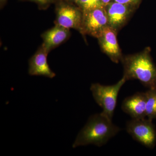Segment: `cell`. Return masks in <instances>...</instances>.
Returning a JSON list of instances; mask_svg holds the SVG:
<instances>
[{
  "instance_id": "6",
  "label": "cell",
  "mask_w": 156,
  "mask_h": 156,
  "mask_svg": "<svg viewBox=\"0 0 156 156\" xmlns=\"http://www.w3.org/2000/svg\"><path fill=\"white\" fill-rule=\"evenodd\" d=\"M108 26L107 14L105 7L83 11L80 32L98 37L105 28Z\"/></svg>"
},
{
  "instance_id": "11",
  "label": "cell",
  "mask_w": 156,
  "mask_h": 156,
  "mask_svg": "<svg viewBox=\"0 0 156 156\" xmlns=\"http://www.w3.org/2000/svg\"><path fill=\"white\" fill-rule=\"evenodd\" d=\"M70 35L69 29L55 24V26L42 34L43 41L42 45L49 53L66 41Z\"/></svg>"
},
{
  "instance_id": "18",
  "label": "cell",
  "mask_w": 156,
  "mask_h": 156,
  "mask_svg": "<svg viewBox=\"0 0 156 156\" xmlns=\"http://www.w3.org/2000/svg\"><path fill=\"white\" fill-rule=\"evenodd\" d=\"M6 1H7V0H0V4H1V8L5 3Z\"/></svg>"
},
{
  "instance_id": "15",
  "label": "cell",
  "mask_w": 156,
  "mask_h": 156,
  "mask_svg": "<svg viewBox=\"0 0 156 156\" xmlns=\"http://www.w3.org/2000/svg\"><path fill=\"white\" fill-rule=\"evenodd\" d=\"M139 0H114V2H117L125 4V5H129L134 6L138 2Z\"/></svg>"
},
{
  "instance_id": "2",
  "label": "cell",
  "mask_w": 156,
  "mask_h": 156,
  "mask_svg": "<svg viewBox=\"0 0 156 156\" xmlns=\"http://www.w3.org/2000/svg\"><path fill=\"white\" fill-rule=\"evenodd\" d=\"M151 51L148 47L139 53L123 56V77L126 81L137 80L148 89L156 88V66Z\"/></svg>"
},
{
  "instance_id": "8",
  "label": "cell",
  "mask_w": 156,
  "mask_h": 156,
  "mask_svg": "<svg viewBox=\"0 0 156 156\" xmlns=\"http://www.w3.org/2000/svg\"><path fill=\"white\" fill-rule=\"evenodd\" d=\"M109 26L118 32L126 24L134 10V7L114 2L105 7Z\"/></svg>"
},
{
  "instance_id": "9",
  "label": "cell",
  "mask_w": 156,
  "mask_h": 156,
  "mask_svg": "<svg viewBox=\"0 0 156 156\" xmlns=\"http://www.w3.org/2000/svg\"><path fill=\"white\" fill-rule=\"evenodd\" d=\"M49 52L41 45L29 61L28 73L31 76H44L52 79L56 76L48 62Z\"/></svg>"
},
{
  "instance_id": "16",
  "label": "cell",
  "mask_w": 156,
  "mask_h": 156,
  "mask_svg": "<svg viewBox=\"0 0 156 156\" xmlns=\"http://www.w3.org/2000/svg\"><path fill=\"white\" fill-rule=\"evenodd\" d=\"M64 1L67 2H68L72 3V4L73 3H75L77 5L79 0H64Z\"/></svg>"
},
{
  "instance_id": "14",
  "label": "cell",
  "mask_w": 156,
  "mask_h": 156,
  "mask_svg": "<svg viewBox=\"0 0 156 156\" xmlns=\"http://www.w3.org/2000/svg\"><path fill=\"white\" fill-rule=\"evenodd\" d=\"M23 1H29L36 3L40 9H48L52 3L54 2V0H21Z\"/></svg>"
},
{
  "instance_id": "10",
  "label": "cell",
  "mask_w": 156,
  "mask_h": 156,
  "mask_svg": "<svg viewBox=\"0 0 156 156\" xmlns=\"http://www.w3.org/2000/svg\"><path fill=\"white\" fill-rule=\"evenodd\" d=\"M146 97L145 92H137L123 100L122 109L132 119H144L146 117Z\"/></svg>"
},
{
  "instance_id": "7",
  "label": "cell",
  "mask_w": 156,
  "mask_h": 156,
  "mask_svg": "<svg viewBox=\"0 0 156 156\" xmlns=\"http://www.w3.org/2000/svg\"><path fill=\"white\" fill-rule=\"evenodd\" d=\"M116 31L108 26L98 38L102 52L110 58L113 62L118 63L123 56L117 38Z\"/></svg>"
},
{
  "instance_id": "4",
  "label": "cell",
  "mask_w": 156,
  "mask_h": 156,
  "mask_svg": "<svg viewBox=\"0 0 156 156\" xmlns=\"http://www.w3.org/2000/svg\"><path fill=\"white\" fill-rule=\"evenodd\" d=\"M126 131L133 139L150 149L156 144V129L152 120L148 119H132L126 123Z\"/></svg>"
},
{
  "instance_id": "13",
  "label": "cell",
  "mask_w": 156,
  "mask_h": 156,
  "mask_svg": "<svg viewBox=\"0 0 156 156\" xmlns=\"http://www.w3.org/2000/svg\"><path fill=\"white\" fill-rule=\"evenodd\" d=\"M77 5L83 12L105 7L102 0H79Z\"/></svg>"
},
{
  "instance_id": "5",
  "label": "cell",
  "mask_w": 156,
  "mask_h": 156,
  "mask_svg": "<svg viewBox=\"0 0 156 156\" xmlns=\"http://www.w3.org/2000/svg\"><path fill=\"white\" fill-rule=\"evenodd\" d=\"M55 24L64 28L74 29L80 32L83 11L79 7L64 0H58L56 4Z\"/></svg>"
},
{
  "instance_id": "3",
  "label": "cell",
  "mask_w": 156,
  "mask_h": 156,
  "mask_svg": "<svg viewBox=\"0 0 156 156\" xmlns=\"http://www.w3.org/2000/svg\"><path fill=\"white\" fill-rule=\"evenodd\" d=\"M126 81L123 77L114 85L105 86L96 83L92 84L90 87L95 102L103 110L101 113L110 119L114 116L119 92Z\"/></svg>"
},
{
  "instance_id": "17",
  "label": "cell",
  "mask_w": 156,
  "mask_h": 156,
  "mask_svg": "<svg viewBox=\"0 0 156 156\" xmlns=\"http://www.w3.org/2000/svg\"><path fill=\"white\" fill-rule=\"evenodd\" d=\"M111 1V0H102V2H103L104 5L105 7L108 4L110 3Z\"/></svg>"
},
{
  "instance_id": "12",
  "label": "cell",
  "mask_w": 156,
  "mask_h": 156,
  "mask_svg": "<svg viewBox=\"0 0 156 156\" xmlns=\"http://www.w3.org/2000/svg\"><path fill=\"white\" fill-rule=\"evenodd\" d=\"M145 92L146 97V117L153 121L156 119V88L148 89Z\"/></svg>"
},
{
  "instance_id": "1",
  "label": "cell",
  "mask_w": 156,
  "mask_h": 156,
  "mask_svg": "<svg viewBox=\"0 0 156 156\" xmlns=\"http://www.w3.org/2000/svg\"><path fill=\"white\" fill-rule=\"evenodd\" d=\"M112 120L102 113L89 117L87 124L78 134L73 147L94 144L101 147L121 131Z\"/></svg>"
}]
</instances>
